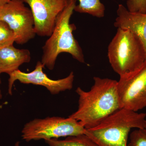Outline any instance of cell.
Instances as JSON below:
<instances>
[{
	"label": "cell",
	"mask_w": 146,
	"mask_h": 146,
	"mask_svg": "<svg viewBox=\"0 0 146 146\" xmlns=\"http://www.w3.org/2000/svg\"><path fill=\"white\" fill-rule=\"evenodd\" d=\"M94 84L89 91L78 87V109L69 117L80 123L85 129L94 127L121 108L117 80L94 78Z\"/></svg>",
	"instance_id": "obj_1"
},
{
	"label": "cell",
	"mask_w": 146,
	"mask_h": 146,
	"mask_svg": "<svg viewBox=\"0 0 146 146\" xmlns=\"http://www.w3.org/2000/svg\"><path fill=\"white\" fill-rule=\"evenodd\" d=\"M77 1L68 0L56 18L52 33L42 47L41 62L49 70H53L58 56L61 53H68L78 62L85 63L82 50L73 35L75 25L70 23Z\"/></svg>",
	"instance_id": "obj_2"
},
{
	"label": "cell",
	"mask_w": 146,
	"mask_h": 146,
	"mask_svg": "<svg viewBox=\"0 0 146 146\" xmlns=\"http://www.w3.org/2000/svg\"><path fill=\"white\" fill-rule=\"evenodd\" d=\"M145 126L146 113L121 108L84 134L98 146H127L131 130Z\"/></svg>",
	"instance_id": "obj_3"
},
{
	"label": "cell",
	"mask_w": 146,
	"mask_h": 146,
	"mask_svg": "<svg viewBox=\"0 0 146 146\" xmlns=\"http://www.w3.org/2000/svg\"><path fill=\"white\" fill-rule=\"evenodd\" d=\"M108 57L112 69L120 76L137 70L146 60L145 47L138 36L121 28H117L110 43Z\"/></svg>",
	"instance_id": "obj_4"
},
{
	"label": "cell",
	"mask_w": 146,
	"mask_h": 146,
	"mask_svg": "<svg viewBox=\"0 0 146 146\" xmlns=\"http://www.w3.org/2000/svg\"><path fill=\"white\" fill-rule=\"evenodd\" d=\"M85 129L80 123L70 117H48L34 119L26 123L22 129V137L27 142L46 141L84 134Z\"/></svg>",
	"instance_id": "obj_5"
},
{
	"label": "cell",
	"mask_w": 146,
	"mask_h": 146,
	"mask_svg": "<svg viewBox=\"0 0 146 146\" xmlns=\"http://www.w3.org/2000/svg\"><path fill=\"white\" fill-rule=\"evenodd\" d=\"M121 108L134 112L146 107V60L133 72L120 76L117 82Z\"/></svg>",
	"instance_id": "obj_6"
},
{
	"label": "cell",
	"mask_w": 146,
	"mask_h": 146,
	"mask_svg": "<svg viewBox=\"0 0 146 146\" xmlns=\"http://www.w3.org/2000/svg\"><path fill=\"white\" fill-rule=\"evenodd\" d=\"M24 3L23 0H10L0 10V20L8 24L15 34V42L21 45L36 35L31 10Z\"/></svg>",
	"instance_id": "obj_7"
},
{
	"label": "cell",
	"mask_w": 146,
	"mask_h": 146,
	"mask_svg": "<svg viewBox=\"0 0 146 146\" xmlns=\"http://www.w3.org/2000/svg\"><path fill=\"white\" fill-rule=\"evenodd\" d=\"M44 66L41 61L36 63L33 71L29 73L17 70L11 73L8 80V93L12 94V88L14 82L18 80L21 83L40 85L46 88L51 94L57 95L60 92L71 90L72 88L74 75L71 72L66 77L58 80H52L48 77L43 72Z\"/></svg>",
	"instance_id": "obj_8"
},
{
	"label": "cell",
	"mask_w": 146,
	"mask_h": 146,
	"mask_svg": "<svg viewBox=\"0 0 146 146\" xmlns=\"http://www.w3.org/2000/svg\"><path fill=\"white\" fill-rule=\"evenodd\" d=\"M68 0H23L30 7L34 21L36 35L50 36L59 13L63 10Z\"/></svg>",
	"instance_id": "obj_9"
},
{
	"label": "cell",
	"mask_w": 146,
	"mask_h": 146,
	"mask_svg": "<svg viewBox=\"0 0 146 146\" xmlns=\"http://www.w3.org/2000/svg\"><path fill=\"white\" fill-rule=\"evenodd\" d=\"M114 26L127 29L138 36L145 47L146 57V13L131 12L122 4L118 6Z\"/></svg>",
	"instance_id": "obj_10"
},
{
	"label": "cell",
	"mask_w": 146,
	"mask_h": 146,
	"mask_svg": "<svg viewBox=\"0 0 146 146\" xmlns=\"http://www.w3.org/2000/svg\"><path fill=\"white\" fill-rule=\"evenodd\" d=\"M31 59L30 51L17 48L13 45L0 48V74L11 73L18 70L19 67L28 63Z\"/></svg>",
	"instance_id": "obj_11"
},
{
	"label": "cell",
	"mask_w": 146,
	"mask_h": 146,
	"mask_svg": "<svg viewBox=\"0 0 146 146\" xmlns=\"http://www.w3.org/2000/svg\"><path fill=\"white\" fill-rule=\"evenodd\" d=\"M79 4L76 5L74 11L80 13L101 18L105 15V7L100 0H78Z\"/></svg>",
	"instance_id": "obj_12"
},
{
	"label": "cell",
	"mask_w": 146,
	"mask_h": 146,
	"mask_svg": "<svg viewBox=\"0 0 146 146\" xmlns=\"http://www.w3.org/2000/svg\"><path fill=\"white\" fill-rule=\"evenodd\" d=\"M45 142L48 146H98L85 134L68 136L63 140L54 138Z\"/></svg>",
	"instance_id": "obj_13"
},
{
	"label": "cell",
	"mask_w": 146,
	"mask_h": 146,
	"mask_svg": "<svg viewBox=\"0 0 146 146\" xmlns=\"http://www.w3.org/2000/svg\"><path fill=\"white\" fill-rule=\"evenodd\" d=\"M15 34L8 24L0 20V48L13 45Z\"/></svg>",
	"instance_id": "obj_14"
},
{
	"label": "cell",
	"mask_w": 146,
	"mask_h": 146,
	"mask_svg": "<svg viewBox=\"0 0 146 146\" xmlns=\"http://www.w3.org/2000/svg\"><path fill=\"white\" fill-rule=\"evenodd\" d=\"M128 146H146V126L136 129L130 133Z\"/></svg>",
	"instance_id": "obj_15"
},
{
	"label": "cell",
	"mask_w": 146,
	"mask_h": 146,
	"mask_svg": "<svg viewBox=\"0 0 146 146\" xmlns=\"http://www.w3.org/2000/svg\"><path fill=\"white\" fill-rule=\"evenodd\" d=\"M126 5L131 12L146 13V0H127Z\"/></svg>",
	"instance_id": "obj_16"
},
{
	"label": "cell",
	"mask_w": 146,
	"mask_h": 146,
	"mask_svg": "<svg viewBox=\"0 0 146 146\" xmlns=\"http://www.w3.org/2000/svg\"><path fill=\"white\" fill-rule=\"evenodd\" d=\"M10 0H0V10Z\"/></svg>",
	"instance_id": "obj_17"
},
{
	"label": "cell",
	"mask_w": 146,
	"mask_h": 146,
	"mask_svg": "<svg viewBox=\"0 0 146 146\" xmlns=\"http://www.w3.org/2000/svg\"><path fill=\"white\" fill-rule=\"evenodd\" d=\"M1 80L0 78V86H1ZM2 98V95L1 91V86H0V100Z\"/></svg>",
	"instance_id": "obj_18"
},
{
	"label": "cell",
	"mask_w": 146,
	"mask_h": 146,
	"mask_svg": "<svg viewBox=\"0 0 146 146\" xmlns=\"http://www.w3.org/2000/svg\"><path fill=\"white\" fill-rule=\"evenodd\" d=\"M20 146V142H17L15 144V146Z\"/></svg>",
	"instance_id": "obj_19"
}]
</instances>
